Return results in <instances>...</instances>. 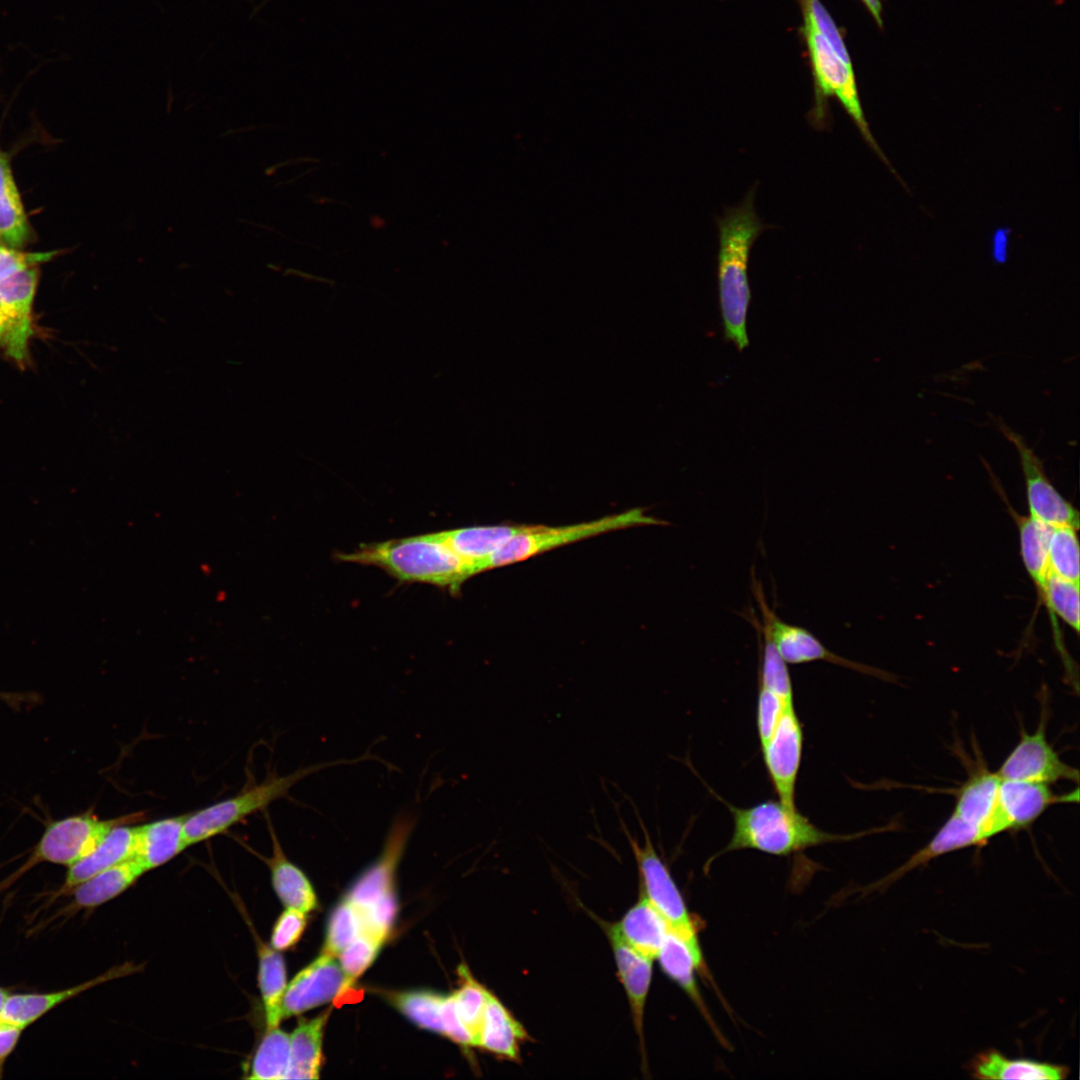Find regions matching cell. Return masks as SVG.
<instances>
[{
	"label": "cell",
	"mask_w": 1080,
	"mask_h": 1080,
	"mask_svg": "<svg viewBox=\"0 0 1080 1080\" xmlns=\"http://www.w3.org/2000/svg\"><path fill=\"white\" fill-rule=\"evenodd\" d=\"M757 632L762 639L759 686L774 692L788 704H794L793 685L787 663L770 638L758 630Z\"/></svg>",
	"instance_id": "f35d334b"
},
{
	"label": "cell",
	"mask_w": 1080,
	"mask_h": 1080,
	"mask_svg": "<svg viewBox=\"0 0 1080 1080\" xmlns=\"http://www.w3.org/2000/svg\"><path fill=\"white\" fill-rule=\"evenodd\" d=\"M384 941L366 931H362L339 954V963L345 977V989L351 986L373 963Z\"/></svg>",
	"instance_id": "ab89813d"
},
{
	"label": "cell",
	"mask_w": 1080,
	"mask_h": 1080,
	"mask_svg": "<svg viewBox=\"0 0 1080 1080\" xmlns=\"http://www.w3.org/2000/svg\"><path fill=\"white\" fill-rule=\"evenodd\" d=\"M141 818L142 813H133L100 820L93 814L85 813L53 822L17 875L42 862L70 867L88 856L112 828L120 824H134Z\"/></svg>",
	"instance_id": "ba28073f"
},
{
	"label": "cell",
	"mask_w": 1080,
	"mask_h": 1080,
	"mask_svg": "<svg viewBox=\"0 0 1080 1080\" xmlns=\"http://www.w3.org/2000/svg\"><path fill=\"white\" fill-rule=\"evenodd\" d=\"M755 187L737 206L716 218L719 231L717 281L724 337L739 351L749 345L747 315L751 302L748 263L754 242L768 226L754 208Z\"/></svg>",
	"instance_id": "6da1fadb"
},
{
	"label": "cell",
	"mask_w": 1080,
	"mask_h": 1080,
	"mask_svg": "<svg viewBox=\"0 0 1080 1080\" xmlns=\"http://www.w3.org/2000/svg\"><path fill=\"white\" fill-rule=\"evenodd\" d=\"M639 900L615 923L621 938L635 951L655 959L670 929L660 913L640 892Z\"/></svg>",
	"instance_id": "f1b7e54d"
},
{
	"label": "cell",
	"mask_w": 1080,
	"mask_h": 1080,
	"mask_svg": "<svg viewBox=\"0 0 1080 1080\" xmlns=\"http://www.w3.org/2000/svg\"><path fill=\"white\" fill-rule=\"evenodd\" d=\"M185 817L174 816L139 825L134 857L146 872L164 865L189 846L184 833Z\"/></svg>",
	"instance_id": "484cf974"
},
{
	"label": "cell",
	"mask_w": 1080,
	"mask_h": 1080,
	"mask_svg": "<svg viewBox=\"0 0 1080 1080\" xmlns=\"http://www.w3.org/2000/svg\"><path fill=\"white\" fill-rule=\"evenodd\" d=\"M879 27H882V4L880 0H861Z\"/></svg>",
	"instance_id": "c3c4849f"
},
{
	"label": "cell",
	"mask_w": 1080,
	"mask_h": 1080,
	"mask_svg": "<svg viewBox=\"0 0 1080 1080\" xmlns=\"http://www.w3.org/2000/svg\"><path fill=\"white\" fill-rule=\"evenodd\" d=\"M29 225L9 164L0 152V238L12 247L29 237Z\"/></svg>",
	"instance_id": "d6a6232c"
},
{
	"label": "cell",
	"mask_w": 1080,
	"mask_h": 1080,
	"mask_svg": "<svg viewBox=\"0 0 1080 1080\" xmlns=\"http://www.w3.org/2000/svg\"><path fill=\"white\" fill-rule=\"evenodd\" d=\"M1010 512L1018 527L1020 553L1024 567L1039 595L1050 573L1048 550L1053 527L1030 515L1021 516L1012 508Z\"/></svg>",
	"instance_id": "1f68e13d"
},
{
	"label": "cell",
	"mask_w": 1080,
	"mask_h": 1080,
	"mask_svg": "<svg viewBox=\"0 0 1080 1080\" xmlns=\"http://www.w3.org/2000/svg\"><path fill=\"white\" fill-rule=\"evenodd\" d=\"M612 947L617 976L620 979L630 1005L633 1026L640 1041L643 1065L645 1064L644 1011L652 979L653 959L631 948L620 936L615 923L600 922Z\"/></svg>",
	"instance_id": "e0dca14e"
},
{
	"label": "cell",
	"mask_w": 1080,
	"mask_h": 1080,
	"mask_svg": "<svg viewBox=\"0 0 1080 1080\" xmlns=\"http://www.w3.org/2000/svg\"><path fill=\"white\" fill-rule=\"evenodd\" d=\"M9 995L10 992L6 988L0 986V1013Z\"/></svg>",
	"instance_id": "681fc988"
},
{
	"label": "cell",
	"mask_w": 1080,
	"mask_h": 1080,
	"mask_svg": "<svg viewBox=\"0 0 1080 1080\" xmlns=\"http://www.w3.org/2000/svg\"><path fill=\"white\" fill-rule=\"evenodd\" d=\"M458 972L462 983L453 993L456 1009L478 1047L488 990L472 977L466 965H460Z\"/></svg>",
	"instance_id": "e575fe53"
},
{
	"label": "cell",
	"mask_w": 1080,
	"mask_h": 1080,
	"mask_svg": "<svg viewBox=\"0 0 1080 1080\" xmlns=\"http://www.w3.org/2000/svg\"><path fill=\"white\" fill-rule=\"evenodd\" d=\"M336 557L343 562L376 566L403 582L430 584L453 593L474 576L471 567L433 533L364 544Z\"/></svg>",
	"instance_id": "7a4b0ae2"
},
{
	"label": "cell",
	"mask_w": 1080,
	"mask_h": 1080,
	"mask_svg": "<svg viewBox=\"0 0 1080 1080\" xmlns=\"http://www.w3.org/2000/svg\"><path fill=\"white\" fill-rule=\"evenodd\" d=\"M145 869L135 858L109 867L74 887L73 910L93 909L122 894L144 873Z\"/></svg>",
	"instance_id": "4316f807"
},
{
	"label": "cell",
	"mask_w": 1080,
	"mask_h": 1080,
	"mask_svg": "<svg viewBox=\"0 0 1080 1080\" xmlns=\"http://www.w3.org/2000/svg\"><path fill=\"white\" fill-rule=\"evenodd\" d=\"M267 827L272 851L269 857L261 858L270 870L276 895L286 908L297 909L306 914L315 910L318 902L313 886L305 873L287 858L268 815Z\"/></svg>",
	"instance_id": "603a6c76"
},
{
	"label": "cell",
	"mask_w": 1080,
	"mask_h": 1080,
	"mask_svg": "<svg viewBox=\"0 0 1080 1080\" xmlns=\"http://www.w3.org/2000/svg\"><path fill=\"white\" fill-rule=\"evenodd\" d=\"M984 844L986 843L976 828L952 813L925 846L917 850L895 870L870 885L866 890L868 892L881 890L933 859L961 849L983 846Z\"/></svg>",
	"instance_id": "ffe728a7"
},
{
	"label": "cell",
	"mask_w": 1080,
	"mask_h": 1080,
	"mask_svg": "<svg viewBox=\"0 0 1080 1080\" xmlns=\"http://www.w3.org/2000/svg\"><path fill=\"white\" fill-rule=\"evenodd\" d=\"M363 931L360 911L347 899L330 915L322 954L338 957Z\"/></svg>",
	"instance_id": "74e56055"
},
{
	"label": "cell",
	"mask_w": 1080,
	"mask_h": 1080,
	"mask_svg": "<svg viewBox=\"0 0 1080 1080\" xmlns=\"http://www.w3.org/2000/svg\"><path fill=\"white\" fill-rule=\"evenodd\" d=\"M791 706L794 704H788L774 692L759 686L756 725L761 746L770 739L785 710Z\"/></svg>",
	"instance_id": "b9f144b4"
},
{
	"label": "cell",
	"mask_w": 1080,
	"mask_h": 1080,
	"mask_svg": "<svg viewBox=\"0 0 1080 1080\" xmlns=\"http://www.w3.org/2000/svg\"><path fill=\"white\" fill-rule=\"evenodd\" d=\"M290 1061V1036L278 1027L266 1029L248 1068V1079H285Z\"/></svg>",
	"instance_id": "836d02e7"
},
{
	"label": "cell",
	"mask_w": 1080,
	"mask_h": 1080,
	"mask_svg": "<svg viewBox=\"0 0 1080 1080\" xmlns=\"http://www.w3.org/2000/svg\"><path fill=\"white\" fill-rule=\"evenodd\" d=\"M129 824L112 828L88 856L70 866L64 883L55 896L68 895L74 887L97 873L133 858L138 843L139 825Z\"/></svg>",
	"instance_id": "44dd1931"
},
{
	"label": "cell",
	"mask_w": 1080,
	"mask_h": 1080,
	"mask_svg": "<svg viewBox=\"0 0 1080 1080\" xmlns=\"http://www.w3.org/2000/svg\"><path fill=\"white\" fill-rule=\"evenodd\" d=\"M24 1027L0 1022V1077L6 1059L15 1049Z\"/></svg>",
	"instance_id": "bcb514c9"
},
{
	"label": "cell",
	"mask_w": 1080,
	"mask_h": 1080,
	"mask_svg": "<svg viewBox=\"0 0 1080 1080\" xmlns=\"http://www.w3.org/2000/svg\"><path fill=\"white\" fill-rule=\"evenodd\" d=\"M37 283L36 267L0 281V349L20 366L28 360Z\"/></svg>",
	"instance_id": "4fadbf2b"
},
{
	"label": "cell",
	"mask_w": 1080,
	"mask_h": 1080,
	"mask_svg": "<svg viewBox=\"0 0 1080 1080\" xmlns=\"http://www.w3.org/2000/svg\"><path fill=\"white\" fill-rule=\"evenodd\" d=\"M800 34L806 45L813 76L814 102L807 115L809 123L817 130L827 129L831 124L829 99L836 98L857 126L867 144L895 173L874 139L866 121L853 66L843 62L834 52L829 42L807 23L803 22Z\"/></svg>",
	"instance_id": "277c9868"
},
{
	"label": "cell",
	"mask_w": 1080,
	"mask_h": 1080,
	"mask_svg": "<svg viewBox=\"0 0 1080 1080\" xmlns=\"http://www.w3.org/2000/svg\"><path fill=\"white\" fill-rule=\"evenodd\" d=\"M249 922L258 959L257 982L260 991L266 1029L278 1027L282 1020V1000L287 987L283 956L270 943L264 942Z\"/></svg>",
	"instance_id": "83f0119b"
},
{
	"label": "cell",
	"mask_w": 1080,
	"mask_h": 1080,
	"mask_svg": "<svg viewBox=\"0 0 1080 1080\" xmlns=\"http://www.w3.org/2000/svg\"><path fill=\"white\" fill-rule=\"evenodd\" d=\"M997 425L1015 447L1023 472L1029 515L1051 526L1079 528V512L1066 500L1047 477L1042 460L1024 438L1002 420Z\"/></svg>",
	"instance_id": "7c38bea8"
},
{
	"label": "cell",
	"mask_w": 1080,
	"mask_h": 1080,
	"mask_svg": "<svg viewBox=\"0 0 1080 1080\" xmlns=\"http://www.w3.org/2000/svg\"><path fill=\"white\" fill-rule=\"evenodd\" d=\"M344 990L345 977L339 961L321 953L287 984L282 1019L328 1003Z\"/></svg>",
	"instance_id": "2e32d148"
},
{
	"label": "cell",
	"mask_w": 1080,
	"mask_h": 1080,
	"mask_svg": "<svg viewBox=\"0 0 1080 1080\" xmlns=\"http://www.w3.org/2000/svg\"><path fill=\"white\" fill-rule=\"evenodd\" d=\"M665 521L633 508L597 520L567 526L523 525L484 565V571L524 561L535 555L597 535L637 526L665 525Z\"/></svg>",
	"instance_id": "5b68a950"
},
{
	"label": "cell",
	"mask_w": 1080,
	"mask_h": 1080,
	"mask_svg": "<svg viewBox=\"0 0 1080 1080\" xmlns=\"http://www.w3.org/2000/svg\"><path fill=\"white\" fill-rule=\"evenodd\" d=\"M523 525H487L456 528L433 533L468 564L474 575L484 571L487 560Z\"/></svg>",
	"instance_id": "7402d4cb"
},
{
	"label": "cell",
	"mask_w": 1080,
	"mask_h": 1080,
	"mask_svg": "<svg viewBox=\"0 0 1080 1080\" xmlns=\"http://www.w3.org/2000/svg\"><path fill=\"white\" fill-rule=\"evenodd\" d=\"M443 1035L462 1046H474L473 1039L456 1009L453 994L444 995L441 1006Z\"/></svg>",
	"instance_id": "f6af8a7d"
},
{
	"label": "cell",
	"mask_w": 1080,
	"mask_h": 1080,
	"mask_svg": "<svg viewBox=\"0 0 1080 1080\" xmlns=\"http://www.w3.org/2000/svg\"><path fill=\"white\" fill-rule=\"evenodd\" d=\"M319 767L301 768L284 776L270 775L230 798L186 815L184 833L188 845L222 834L246 817L263 811L275 800L286 796L298 781Z\"/></svg>",
	"instance_id": "52a82bcc"
},
{
	"label": "cell",
	"mask_w": 1080,
	"mask_h": 1080,
	"mask_svg": "<svg viewBox=\"0 0 1080 1080\" xmlns=\"http://www.w3.org/2000/svg\"><path fill=\"white\" fill-rule=\"evenodd\" d=\"M528 1039L523 1025L488 991L478 1047L518 1063L521 1061L520 1045Z\"/></svg>",
	"instance_id": "d4e9b609"
},
{
	"label": "cell",
	"mask_w": 1080,
	"mask_h": 1080,
	"mask_svg": "<svg viewBox=\"0 0 1080 1080\" xmlns=\"http://www.w3.org/2000/svg\"><path fill=\"white\" fill-rule=\"evenodd\" d=\"M54 252L26 253L0 244V281L48 261Z\"/></svg>",
	"instance_id": "ee69618b"
},
{
	"label": "cell",
	"mask_w": 1080,
	"mask_h": 1080,
	"mask_svg": "<svg viewBox=\"0 0 1080 1080\" xmlns=\"http://www.w3.org/2000/svg\"><path fill=\"white\" fill-rule=\"evenodd\" d=\"M1010 230L999 228L992 236V256L998 263H1004L1008 256Z\"/></svg>",
	"instance_id": "7dc6e473"
},
{
	"label": "cell",
	"mask_w": 1080,
	"mask_h": 1080,
	"mask_svg": "<svg viewBox=\"0 0 1080 1080\" xmlns=\"http://www.w3.org/2000/svg\"><path fill=\"white\" fill-rule=\"evenodd\" d=\"M803 22L819 32L846 64L852 65L841 30L820 0H798Z\"/></svg>",
	"instance_id": "60d3db41"
},
{
	"label": "cell",
	"mask_w": 1080,
	"mask_h": 1080,
	"mask_svg": "<svg viewBox=\"0 0 1080 1080\" xmlns=\"http://www.w3.org/2000/svg\"><path fill=\"white\" fill-rule=\"evenodd\" d=\"M752 592L760 609L761 621L753 615L750 616L751 623L756 630L770 638L786 663L795 665L821 660L886 681L894 679L888 672L835 654L809 630L783 621L767 603L762 585L754 576Z\"/></svg>",
	"instance_id": "9c48e42d"
},
{
	"label": "cell",
	"mask_w": 1080,
	"mask_h": 1080,
	"mask_svg": "<svg viewBox=\"0 0 1080 1080\" xmlns=\"http://www.w3.org/2000/svg\"><path fill=\"white\" fill-rule=\"evenodd\" d=\"M1078 786L1065 794H1055L1043 783L1001 779L998 802L1008 831L1031 826L1049 807L1055 804L1077 803Z\"/></svg>",
	"instance_id": "ac0fdd59"
},
{
	"label": "cell",
	"mask_w": 1080,
	"mask_h": 1080,
	"mask_svg": "<svg viewBox=\"0 0 1080 1080\" xmlns=\"http://www.w3.org/2000/svg\"><path fill=\"white\" fill-rule=\"evenodd\" d=\"M306 922V913L286 908L272 928L270 945L279 952L291 949L300 940Z\"/></svg>",
	"instance_id": "7bdbcfd3"
},
{
	"label": "cell",
	"mask_w": 1080,
	"mask_h": 1080,
	"mask_svg": "<svg viewBox=\"0 0 1080 1080\" xmlns=\"http://www.w3.org/2000/svg\"><path fill=\"white\" fill-rule=\"evenodd\" d=\"M1048 705L1042 703L1039 723L1034 732L1023 727L1015 747L1004 759L996 773L1001 779L1021 780L1043 784L1079 782V771L1064 762L1047 740Z\"/></svg>",
	"instance_id": "30bf717a"
},
{
	"label": "cell",
	"mask_w": 1080,
	"mask_h": 1080,
	"mask_svg": "<svg viewBox=\"0 0 1080 1080\" xmlns=\"http://www.w3.org/2000/svg\"><path fill=\"white\" fill-rule=\"evenodd\" d=\"M141 967L132 962L115 966L103 974L67 989L49 993L10 994L0 1013V1022L26 1028L47 1012L76 995L99 984L138 972Z\"/></svg>",
	"instance_id": "d6986e66"
},
{
	"label": "cell",
	"mask_w": 1080,
	"mask_h": 1080,
	"mask_svg": "<svg viewBox=\"0 0 1080 1080\" xmlns=\"http://www.w3.org/2000/svg\"><path fill=\"white\" fill-rule=\"evenodd\" d=\"M444 995L413 991L390 995L392 1004L421 1028L443 1034L441 1006Z\"/></svg>",
	"instance_id": "d590c367"
},
{
	"label": "cell",
	"mask_w": 1080,
	"mask_h": 1080,
	"mask_svg": "<svg viewBox=\"0 0 1080 1080\" xmlns=\"http://www.w3.org/2000/svg\"><path fill=\"white\" fill-rule=\"evenodd\" d=\"M974 752L975 759L966 760V780L954 790L956 802L952 813L976 828L986 843L1008 828L998 802L1001 778L989 769L978 749Z\"/></svg>",
	"instance_id": "8fae6325"
},
{
	"label": "cell",
	"mask_w": 1080,
	"mask_h": 1080,
	"mask_svg": "<svg viewBox=\"0 0 1080 1080\" xmlns=\"http://www.w3.org/2000/svg\"><path fill=\"white\" fill-rule=\"evenodd\" d=\"M656 959L661 970L687 994L712 1027L711 1016L705 1006L696 982V972L704 971L688 945L675 933L669 931Z\"/></svg>",
	"instance_id": "4dcf8cb0"
},
{
	"label": "cell",
	"mask_w": 1080,
	"mask_h": 1080,
	"mask_svg": "<svg viewBox=\"0 0 1080 1080\" xmlns=\"http://www.w3.org/2000/svg\"><path fill=\"white\" fill-rule=\"evenodd\" d=\"M803 730L794 706L788 707L770 739L761 746L764 764L778 796L796 808L795 788L801 765Z\"/></svg>",
	"instance_id": "9a60e30c"
},
{
	"label": "cell",
	"mask_w": 1080,
	"mask_h": 1080,
	"mask_svg": "<svg viewBox=\"0 0 1080 1080\" xmlns=\"http://www.w3.org/2000/svg\"><path fill=\"white\" fill-rule=\"evenodd\" d=\"M644 841L640 844L622 823L631 850L636 860L640 892L667 922L670 931L678 935L690 948L696 960L704 967V960L698 939V924L689 913L668 867L654 848L650 834L639 818Z\"/></svg>",
	"instance_id": "8992f818"
},
{
	"label": "cell",
	"mask_w": 1080,
	"mask_h": 1080,
	"mask_svg": "<svg viewBox=\"0 0 1080 1080\" xmlns=\"http://www.w3.org/2000/svg\"><path fill=\"white\" fill-rule=\"evenodd\" d=\"M966 1067L972 1078L986 1080H1062L1070 1073L1065 1065L1011 1059L993 1048L976 1054Z\"/></svg>",
	"instance_id": "cb8c5ba5"
},
{
	"label": "cell",
	"mask_w": 1080,
	"mask_h": 1080,
	"mask_svg": "<svg viewBox=\"0 0 1080 1080\" xmlns=\"http://www.w3.org/2000/svg\"><path fill=\"white\" fill-rule=\"evenodd\" d=\"M415 825V817L409 814H400L392 821L379 857L363 871L347 894L346 899L359 911L394 893L397 866Z\"/></svg>",
	"instance_id": "5bb4252c"
},
{
	"label": "cell",
	"mask_w": 1080,
	"mask_h": 1080,
	"mask_svg": "<svg viewBox=\"0 0 1080 1080\" xmlns=\"http://www.w3.org/2000/svg\"><path fill=\"white\" fill-rule=\"evenodd\" d=\"M1077 528L1057 526L1052 528L1049 540L1050 572L1068 581L1080 583V550Z\"/></svg>",
	"instance_id": "8d00e7d4"
},
{
	"label": "cell",
	"mask_w": 1080,
	"mask_h": 1080,
	"mask_svg": "<svg viewBox=\"0 0 1080 1080\" xmlns=\"http://www.w3.org/2000/svg\"><path fill=\"white\" fill-rule=\"evenodd\" d=\"M330 1010L313 1019H301L290 1036V1061L285 1079H318L322 1038Z\"/></svg>",
	"instance_id": "f546056e"
},
{
	"label": "cell",
	"mask_w": 1080,
	"mask_h": 1080,
	"mask_svg": "<svg viewBox=\"0 0 1080 1080\" xmlns=\"http://www.w3.org/2000/svg\"><path fill=\"white\" fill-rule=\"evenodd\" d=\"M734 828L729 843L711 861L725 853L753 849L763 853L788 856L826 843L847 841L871 833L832 834L819 829L797 808L779 800H767L741 808L727 804Z\"/></svg>",
	"instance_id": "3957f363"
}]
</instances>
